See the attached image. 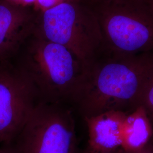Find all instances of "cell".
<instances>
[{
	"mask_svg": "<svg viewBox=\"0 0 153 153\" xmlns=\"http://www.w3.org/2000/svg\"><path fill=\"white\" fill-rule=\"evenodd\" d=\"M2 62V61H0V62Z\"/></svg>",
	"mask_w": 153,
	"mask_h": 153,
	"instance_id": "cell-19",
	"label": "cell"
},
{
	"mask_svg": "<svg viewBox=\"0 0 153 153\" xmlns=\"http://www.w3.org/2000/svg\"><path fill=\"white\" fill-rule=\"evenodd\" d=\"M8 61L27 78L38 102L76 103L88 67L64 46L34 30Z\"/></svg>",
	"mask_w": 153,
	"mask_h": 153,
	"instance_id": "cell-2",
	"label": "cell"
},
{
	"mask_svg": "<svg viewBox=\"0 0 153 153\" xmlns=\"http://www.w3.org/2000/svg\"><path fill=\"white\" fill-rule=\"evenodd\" d=\"M127 113L109 111L84 118L88 128V153H109L121 149V131Z\"/></svg>",
	"mask_w": 153,
	"mask_h": 153,
	"instance_id": "cell-8",
	"label": "cell"
},
{
	"mask_svg": "<svg viewBox=\"0 0 153 153\" xmlns=\"http://www.w3.org/2000/svg\"><path fill=\"white\" fill-rule=\"evenodd\" d=\"M0 153H21L15 143L0 145Z\"/></svg>",
	"mask_w": 153,
	"mask_h": 153,
	"instance_id": "cell-13",
	"label": "cell"
},
{
	"mask_svg": "<svg viewBox=\"0 0 153 153\" xmlns=\"http://www.w3.org/2000/svg\"><path fill=\"white\" fill-rule=\"evenodd\" d=\"M68 0H37L33 7V10L39 14L55 7Z\"/></svg>",
	"mask_w": 153,
	"mask_h": 153,
	"instance_id": "cell-11",
	"label": "cell"
},
{
	"mask_svg": "<svg viewBox=\"0 0 153 153\" xmlns=\"http://www.w3.org/2000/svg\"><path fill=\"white\" fill-rule=\"evenodd\" d=\"M35 31L71 51L88 68L101 54L100 28L87 0H68L39 14Z\"/></svg>",
	"mask_w": 153,
	"mask_h": 153,
	"instance_id": "cell-4",
	"label": "cell"
},
{
	"mask_svg": "<svg viewBox=\"0 0 153 153\" xmlns=\"http://www.w3.org/2000/svg\"><path fill=\"white\" fill-rule=\"evenodd\" d=\"M151 121H152V124H153V120H151Z\"/></svg>",
	"mask_w": 153,
	"mask_h": 153,
	"instance_id": "cell-18",
	"label": "cell"
},
{
	"mask_svg": "<svg viewBox=\"0 0 153 153\" xmlns=\"http://www.w3.org/2000/svg\"><path fill=\"white\" fill-rule=\"evenodd\" d=\"M126 153L123 150V149L121 148L120 149H119V150H116L115 152H112V153Z\"/></svg>",
	"mask_w": 153,
	"mask_h": 153,
	"instance_id": "cell-16",
	"label": "cell"
},
{
	"mask_svg": "<svg viewBox=\"0 0 153 153\" xmlns=\"http://www.w3.org/2000/svg\"><path fill=\"white\" fill-rule=\"evenodd\" d=\"M38 103L27 78L9 61L0 62V145L15 142Z\"/></svg>",
	"mask_w": 153,
	"mask_h": 153,
	"instance_id": "cell-6",
	"label": "cell"
},
{
	"mask_svg": "<svg viewBox=\"0 0 153 153\" xmlns=\"http://www.w3.org/2000/svg\"><path fill=\"white\" fill-rule=\"evenodd\" d=\"M150 2H151V5H152V7L153 9V0H150Z\"/></svg>",
	"mask_w": 153,
	"mask_h": 153,
	"instance_id": "cell-17",
	"label": "cell"
},
{
	"mask_svg": "<svg viewBox=\"0 0 153 153\" xmlns=\"http://www.w3.org/2000/svg\"><path fill=\"white\" fill-rule=\"evenodd\" d=\"M153 137V124L143 106L126 114L121 131V148L125 153L141 150Z\"/></svg>",
	"mask_w": 153,
	"mask_h": 153,
	"instance_id": "cell-9",
	"label": "cell"
},
{
	"mask_svg": "<svg viewBox=\"0 0 153 153\" xmlns=\"http://www.w3.org/2000/svg\"><path fill=\"white\" fill-rule=\"evenodd\" d=\"M100 1H103V2H110V1H121V0H100ZM125 1H136V2H150V0H125Z\"/></svg>",
	"mask_w": 153,
	"mask_h": 153,
	"instance_id": "cell-15",
	"label": "cell"
},
{
	"mask_svg": "<svg viewBox=\"0 0 153 153\" xmlns=\"http://www.w3.org/2000/svg\"><path fill=\"white\" fill-rule=\"evenodd\" d=\"M141 105L146 110L150 120H153V77L143 94Z\"/></svg>",
	"mask_w": 153,
	"mask_h": 153,
	"instance_id": "cell-10",
	"label": "cell"
},
{
	"mask_svg": "<svg viewBox=\"0 0 153 153\" xmlns=\"http://www.w3.org/2000/svg\"><path fill=\"white\" fill-rule=\"evenodd\" d=\"M14 143L21 153H76V127L71 107L38 102Z\"/></svg>",
	"mask_w": 153,
	"mask_h": 153,
	"instance_id": "cell-5",
	"label": "cell"
},
{
	"mask_svg": "<svg viewBox=\"0 0 153 153\" xmlns=\"http://www.w3.org/2000/svg\"><path fill=\"white\" fill-rule=\"evenodd\" d=\"M39 13L33 7L13 5L0 0V61L16 54L22 43L35 30Z\"/></svg>",
	"mask_w": 153,
	"mask_h": 153,
	"instance_id": "cell-7",
	"label": "cell"
},
{
	"mask_svg": "<svg viewBox=\"0 0 153 153\" xmlns=\"http://www.w3.org/2000/svg\"><path fill=\"white\" fill-rule=\"evenodd\" d=\"M13 5L22 7H33L37 0H6Z\"/></svg>",
	"mask_w": 153,
	"mask_h": 153,
	"instance_id": "cell-12",
	"label": "cell"
},
{
	"mask_svg": "<svg viewBox=\"0 0 153 153\" xmlns=\"http://www.w3.org/2000/svg\"><path fill=\"white\" fill-rule=\"evenodd\" d=\"M134 153H153V137L146 146Z\"/></svg>",
	"mask_w": 153,
	"mask_h": 153,
	"instance_id": "cell-14",
	"label": "cell"
},
{
	"mask_svg": "<svg viewBox=\"0 0 153 153\" xmlns=\"http://www.w3.org/2000/svg\"><path fill=\"white\" fill-rule=\"evenodd\" d=\"M87 1L101 31L100 55L131 56L153 52V9L150 2Z\"/></svg>",
	"mask_w": 153,
	"mask_h": 153,
	"instance_id": "cell-3",
	"label": "cell"
},
{
	"mask_svg": "<svg viewBox=\"0 0 153 153\" xmlns=\"http://www.w3.org/2000/svg\"><path fill=\"white\" fill-rule=\"evenodd\" d=\"M153 77V52L100 55L87 69L76 105L83 118L109 111L130 113L141 105Z\"/></svg>",
	"mask_w": 153,
	"mask_h": 153,
	"instance_id": "cell-1",
	"label": "cell"
}]
</instances>
